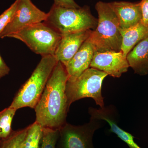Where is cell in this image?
Masks as SVG:
<instances>
[{"label": "cell", "mask_w": 148, "mask_h": 148, "mask_svg": "<svg viewBox=\"0 0 148 148\" xmlns=\"http://www.w3.org/2000/svg\"><path fill=\"white\" fill-rule=\"evenodd\" d=\"M68 80L65 66L58 61L34 109L36 121L43 127L59 130L66 123L70 108L66 91Z\"/></svg>", "instance_id": "cell-1"}, {"label": "cell", "mask_w": 148, "mask_h": 148, "mask_svg": "<svg viewBox=\"0 0 148 148\" xmlns=\"http://www.w3.org/2000/svg\"><path fill=\"white\" fill-rule=\"evenodd\" d=\"M98 14L97 27L88 39L95 51H121L122 36L119 22L109 3L98 2L95 5Z\"/></svg>", "instance_id": "cell-2"}, {"label": "cell", "mask_w": 148, "mask_h": 148, "mask_svg": "<svg viewBox=\"0 0 148 148\" xmlns=\"http://www.w3.org/2000/svg\"><path fill=\"white\" fill-rule=\"evenodd\" d=\"M43 21L62 36L71 33L94 30L98 20L92 16L89 7L68 8L53 4Z\"/></svg>", "instance_id": "cell-3"}, {"label": "cell", "mask_w": 148, "mask_h": 148, "mask_svg": "<svg viewBox=\"0 0 148 148\" xmlns=\"http://www.w3.org/2000/svg\"><path fill=\"white\" fill-rule=\"evenodd\" d=\"M58 61L54 56H43L27 82L19 89L9 107L16 110L35 109Z\"/></svg>", "instance_id": "cell-4"}, {"label": "cell", "mask_w": 148, "mask_h": 148, "mask_svg": "<svg viewBox=\"0 0 148 148\" xmlns=\"http://www.w3.org/2000/svg\"><path fill=\"white\" fill-rule=\"evenodd\" d=\"M108 75L106 73L98 69L89 68L75 79L68 81L66 91L69 107L75 101L84 98H90L100 108H104L102 84Z\"/></svg>", "instance_id": "cell-5"}, {"label": "cell", "mask_w": 148, "mask_h": 148, "mask_svg": "<svg viewBox=\"0 0 148 148\" xmlns=\"http://www.w3.org/2000/svg\"><path fill=\"white\" fill-rule=\"evenodd\" d=\"M19 40L42 56H54L61 35L44 22L33 24L9 36Z\"/></svg>", "instance_id": "cell-6"}, {"label": "cell", "mask_w": 148, "mask_h": 148, "mask_svg": "<svg viewBox=\"0 0 148 148\" xmlns=\"http://www.w3.org/2000/svg\"><path fill=\"white\" fill-rule=\"evenodd\" d=\"M101 121L90 119L88 123L79 126L66 123L59 129L56 148H94L92 138L102 127Z\"/></svg>", "instance_id": "cell-7"}, {"label": "cell", "mask_w": 148, "mask_h": 148, "mask_svg": "<svg viewBox=\"0 0 148 148\" xmlns=\"http://www.w3.org/2000/svg\"><path fill=\"white\" fill-rule=\"evenodd\" d=\"M47 13L41 10L31 0H18L16 12L11 21L0 35L3 38L33 24L45 21Z\"/></svg>", "instance_id": "cell-8"}, {"label": "cell", "mask_w": 148, "mask_h": 148, "mask_svg": "<svg viewBox=\"0 0 148 148\" xmlns=\"http://www.w3.org/2000/svg\"><path fill=\"white\" fill-rule=\"evenodd\" d=\"M126 57L121 51H95L90 68L106 73L113 77L119 78L129 68Z\"/></svg>", "instance_id": "cell-9"}, {"label": "cell", "mask_w": 148, "mask_h": 148, "mask_svg": "<svg viewBox=\"0 0 148 148\" xmlns=\"http://www.w3.org/2000/svg\"><path fill=\"white\" fill-rule=\"evenodd\" d=\"M92 31L89 30L62 35L54 53L57 61L66 66L89 38Z\"/></svg>", "instance_id": "cell-10"}, {"label": "cell", "mask_w": 148, "mask_h": 148, "mask_svg": "<svg viewBox=\"0 0 148 148\" xmlns=\"http://www.w3.org/2000/svg\"><path fill=\"white\" fill-rule=\"evenodd\" d=\"M95 51V47L87 39L66 66L68 80L73 81L90 68Z\"/></svg>", "instance_id": "cell-11"}, {"label": "cell", "mask_w": 148, "mask_h": 148, "mask_svg": "<svg viewBox=\"0 0 148 148\" xmlns=\"http://www.w3.org/2000/svg\"><path fill=\"white\" fill-rule=\"evenodd\" d=\"M109 4L116 14L120 30H126L141 22L142 13L140 2L114 1Z\"/></svg>", "instance_id": "cell-12"}, {"label": "cell", "mask_w": 148, "mask_h": 148, "mask_svg": "<svg viewBox=\"0 0 148 148\" xmlns=\"http://www.w3.org/2000/svg\"><path fill=\"white\" fill-rule=\"evenodd\" d=\"M127 63L135 73L148 74V37L138 43L126 56Z\"/></svg>", "instance_id": "cell-13"}, {"label": "cell", "mask_w": 148, "mask_h": 148, "mask_svg": "<svg viewBox=\"0 0 148 148\" xmlns=\"http://www.w3.org/2000/svg\"><path fill=\"white\" fill-rule=\"evenodd\" d=\"M88 113L90 119L107 122L110 127V131L115 134L125 143L132 136V134L125 131L119 126L116 119V112L112 107H105L99 109L90 107L88 109Z\"/></svg>", "instance_id": "cell-14"}, {"label": "cell", "mask_w": 148, "mask_h": 148, "mask_svg": "<svg viewBox=\"0 0 148 148\" xmlns=\"http://www.w3.org/2000/svg\"><path fill=\"white\" fill-rule=\"evenodd\" d=\"M120 32L122 36L121 51L125 57L138 43L148 37V27L141 22L126 30H120Z\"/></svg>", "instance_id": "cell-15"}, {"label": "cell", "mask_w": 148, "mask_h": 148, "mask_svg": "<svg viewBox=\"0 0 148 148\" xmlns=\"http://www.w3.org/2000/svg\"><path fill=\"white\" fill-rule=\"evenodd\" d=\"M16 110L9 107L0 111V138L2 140L8 138L13 131L12 123Z\"/></svg>", "instance_id": "cell-16"}, {"label": "cell", "mask_w": 148, "mask_h": 148, "mask_svg": "<svg viewBox=\"0 0 148 148\" xmlns=\"http://www.w3.org/2000/svg\"><path fill=\"white\" fill-rule=\"evenodd\" d=\"M43 127L37 122L29 126L23 148H40Z\"/></svg>", "instance_id": "cell-17"}, {"label": "cell", "mask_w": 148, "mask_h": 148, "mask_svg": "<svg viewBox=\"0 0 148 148\" xmlns=\"http://www.w3.org/2000/svg\"><path fill=\"white\" fill-rule=\"evenodd\" d=\"M29 126L20 130L13 131L7 138L2 140L0 148H23Z\"/></svg>", "instance_id": "cell-18"}, {"label": "cell", "mask_w": 148, "mask_h": 148, "mask_svg": "<svg viewBox=\"0 0 148 148\" xmlns=\"http://www.w3.org/2000/svg\"><path fill=\"white\" fill-rule=\"evenodd\" d=\"M59 136V130L43 127L40 148H56Z\"/></svg>", "instance_id": "cell-19"}, {"label": "cell", "mask_w": 148, "mask_h": 148, "mask_svg": "<svg viewBox=\"0 0 148 148\" xmlns=\"http://www.w3.org/2000/svg\"><path fill=\"white\" fill-rule=\"evenodd\" d=\"M18 0L14 3L0 15V35L8 24L10 22L16 12Z\"/></svg>", "instance_id": "cell-20"}, {"label": "cell", "mask_w": 148, "mask_h": 148, "mask_svg": "<svg viewBox=\"0 0 148 148\" xmlns=\"http://www.w3.org/2000/svg\"><path fill=\"white\" fill-rule=\"evenodd\" d=\"M140 3L142 13L141 22L148 27V0H142Z\"/></svg>", "instance_id": "cell-21"}, {"label": "cell", "mask_w": 148, "mask_h": 148, "mask_svg": "<svg viewBox=\"0 0 148 148\" xmlns=\"http://www.w3.org/2000/svg\"><path fill=\"white\" fill-rule=\"evenodd\" d=\"M54 4L68 8H79L80 7L74 0H53Z\"/></svg>", "instance_id": "cell-22"}, {"label": "cell", "mask_w": 148, "mask_h": 148, "mask_svg": "<svg viewBox=\"0 0 148 148\" xmlns=\"http://www.w3.org/2000/svg\"><path fill=\"white\" fill-rule=\"evenodd\" d=\"M10 69L0 55V79L9 73Z\"/></svg>", "instance_id": "cell-23"}, {"label": "cell", "mask_w": 148, "mask_h": 148, "mask_svg": "<svg viewBox=\"0 0 148 148\" xmlns=\"http://www.w3.org/2000/svg\"><path fill=\"white\" fill-rule=\"evenodd\" d=\"M2 139H1V138H0V143H1V141Z\"/></svg>", "instance_id": "cell-24"}]
</instances>
